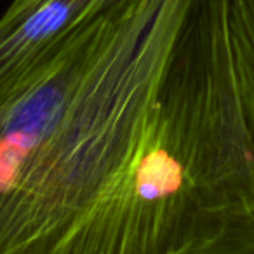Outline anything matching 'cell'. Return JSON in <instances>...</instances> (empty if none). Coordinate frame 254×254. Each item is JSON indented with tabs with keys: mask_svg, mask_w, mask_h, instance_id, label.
<instances>
[{
	"mask_svg": "<svg viewBox=\"0 0 254 254\" xmlns=\"http://www.w3.org/2000/svg\"><path fill=\"white\" fill-rule=\"evenodd\" d=\"M228 0H115L70 103L0 190V254H254V141Z\"/></svg>",
	"mask_w": 254,
	"mask_h": 254,
	"instance_id": "6da1fadb",
	"label": "cell"
},
{
	"mask_svg": "<svg viewBox=\"0 0 254 254\" xmlns=\"http://www.w3.org/2000/svg\"><path fill=\"white\" fill-rule=\"evenodd\" d=\"M226 14L240 106L254 141V0H228Z\"/></svg>",
	"mask_w": 254,
	"mask_h": 254,
	"instance_id": "3957f363",
	"label": "cell"
},
{
	"mask_svg": "<svg viewBox=\"0 0 254 254\" xmlns=\"http://www.w3.org/2000/svg\"><path fill=\"white\" fill-rule=\"evenodd\" d=\"M113 0H42L0 18V103L14 94L84 19Z\"/></svg>",
	"mask_w": 254,
	"mask_h": 254,
	"instance_id": "7a4b0ae2",
	"label": "cell"
},
{
	"mask_svg": "<svg viewBox=\"0 0 254 254\" xmlns=\"http://www.w3.org/2000/svg\"><path fill=\"white\" fill-rule=\"evenodd\" d=\"M42 0H12L11 5L5 9V14H18V12H23L26 9L33 7V5L40 4Z\"/></svg>",
	"mask_w": 254,
	"mask_h": 254,
	"instance_id": "277c9868",
	"label": "cell"
}]
</instances>
